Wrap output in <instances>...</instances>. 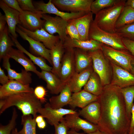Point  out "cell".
<instances>
[{"instance_id":"6da1fadb","label":"cell","mask_w":134,"mask_h":134,"mask_svg":"<svg viewBox=\"0 0 134 134\" xmlns=\"http://www.w3.org/2000/svg\"><path fill=\"white\" fill-rule=\"evenodd\" d=\"M98 100L100 110L98 129L107 134L129 132L131 120L120 88L110 84L104 86Z\"/></svg>"},{"instance_id":"7a4b0ae2","label":"cell","mask_w":134,"mask_h":134,"mask_svg":"<svg viewBox=\"0 0 134 134\" xmlns=\"http://www.w3.org/2000/svg\"><path fill=\"white\" fill-rule=\"evenodd\" d=\"M42 103L34 93H23L14 94L0 99V114L8 108L15 106L22 112V115H31L35 118Z\"/></svg>"},{"instance_id":"3957f363","label":"cell","mask_w":134,"mask_h":134,"mask_svg":"<svg viewBox=\"0 0 134 134\" xmlns=\"http://www.w3.org/2000/svg\"><path fill=\"white\" fill-rule=\"evenodd\" d=\"M126 1L121 0L114 5L104 9L95 14L94 20L96 25L107 32L115 33L116 22L125 6Z\"/></svg>"},{"instance_id":"277c9868","label":"cell","mask_w":134,"mask_h":134,"mask_svg":"<svg viewBox=\"0 0 134 134\" xmlns=\"http://www.w3.org/2000/svg\"><path fill=\"white\" fill-rule=\"evenodd\" d=\"M92 60L94 71L98 75L102 86L110 84L112 70L110 63L105 57L101 49L87 51Z\"/></svg>"},{"instance_id":"5b68a950","label":"cell","mask_w":134,"mask_h":134,"mask_svg":"<svg viewBox=\"0 0 134 134\" xmlns=\"http://www.w3.org/2000/svg\"><path fill=\"white\" fill-rule=\"evenodd\" d=\"M89 39L98 41L118 50H128L124 44L122 38L116 33H109L100 29L96 25L94 20L90 27Z\"/></svg>"},{"instance_id":"8992f818","label":"cell","mask_w":134,"mask_h":134,"mask_svg":"<svg viewBox=\"0 0 134 134\" xmlns=\"http://www.w3.org/2000/svg\"><path fill=\"white\" fill-rule=\"evenodd\" d=\"M101 50L104 56L110 63L131 73L132 68L131 62L134 56L128 50L116 49L103 44L102 45Z\"/></svg>"},{"instance_id":"52a82bcc","label":"cell","mask_w":134,"mask_h":134,"mask_svg":"<svg viewBox=\"0 0 134 134\" xmlns=\"http://www.w3.org/2000/svg\"><path fill=\"white\" fill-rule=\"evenodd\" d=\"M42 19L44 20L43 28L52 35L58 34L63 43L67 36L66 29L68 21L59 16L53 17L46 14H42Z\"/></svg>"},{"instance_id":"ba28073f","label":"cell","mask_w":134,"mask_h":134,"mask_svg":"<svg viewBox=\"0 0 134 134\" xmlns=\"http://www.w3.org/2000/svg\"><path fill=\"white\" fill-rule=\"evenodd\" d=\"M65 48L59 77L66 84L68 82L76 71L74 48Z\"/></svg>"},{"instance_id":"9c48e42d","label":"cell","mask_w":134,"mask_h":134,"mask_svg":"<svg viewBox=\"0 0 134 134\" xmlns=\"http://www.w3.org/2000/svg\"><path fill=\"white\" fill-rule=\"evenodd\" d=\"M94 0H51L52 2L59 10L70 12H91L90 7Z\"/></svg>"},{"instance_id":"30bf717a","label":"cell","mask_w":134,"mask_h":134,"mask_svg":"<svg viewBox=\"0 0 134 134\" xmlns=\"http://www.w3.org/2000/svg\"><path fill=\"white\" fill-rule=\"evenodd\" d=\"M36 10L41 11L43 14H53L68 21L81 17L87 14L84 12L76 13L65 12L59 10L49 0L45 3L43 1H34L33 2Z\"/></svg>"},{"instance_id":"8fae6325","label":"cell","mask_w":134,"mask_h":134,"mask_svg":"<svg viewBox=\"0 0 134 134\" xmlns=\"http://www.w3.org/2000/svg\"><path fill=\"white\" fill-rule=\"evenodd\" d=\"M76 112L71 109L63 108L53 109L51 107L49 102H47L43 107L39 109L38 113L45 118L49 124L54 126L63 120L66 115Z\"/></svg>"},{"instance_id":"7c38bea8","label":"cell","mask_w":134,"mask_h":134,"mask_svg":"<svg viewBox=\"0 0 134 134\" xmlns=\"http://www.w3.org/2000/svg\"><path fill=\"white\" fill-rule=\"evenodd\" d=\"M78 112L66 115L64 119L66 125L69 128L77 132L83 130L86 134L94 132L98 129L97 125L95 124L80 117Z\"/></svg>"},{"instance_id":"4fadbf2b","label":"cell","mask_w":134,"mask_h":134,"mask_svg":"<svg viewBox=\"0 0 134 134\" xmlns=\"http://www.w3.org/2000/svg\"><path fill=\"white\" fill-rule=\"evenodd\" d=\"M112 77L110 84L122 88L134 85V75L121 67L110 63Z\"/></svg>"},{"instance_id":"5bb4252c","label":"cell","mask_w":134,"mask_h":134,"mask_svg":"<svg viewBox=\"0 0 134 134\" xmlns=\"http://www.w3.org/2000/svg\"><path fill=\"white\" fill-rule=\"evenodd\" d=\"M18 27L27 35L34 39L42 43L47 49H50L60 41L58 35H52L43 28L31 31L24 28L19 24Z\"/></svg>"},{"instance_id":"9a60e30c","label":"cell","mask_w":134,"mask_h":134,"mask_svg":"<svg viewBox=\"0 0 134 134\" xmlns=\"http://www.w3.org/2000/svg\"><path fill=\"white\" fill-rule=\"evenodd\" d=\"M42 12L38 11L35 12L23 11L20 13V25L24 28L31 31L43 28L44 20H42Z\"/></svg>"},{"instance_id":"2e32d148","label":"cell","mask_w":134,"mask_h":134,"mask_svg":"<svg viewBox=\"0 0 134 134\" xmlns=\"http://www.w3.org/2000/svg\"><path fill=\"white\" fill-rule=\"evenodd\" d=\"M34 89L30 85H23L14 80H10L6 84L0 86V99L23 93H34Z\"/></svg>"},{"instance_id":"e0dca14e","label":"cell","mask_w":134,"mask_h":134,"mask_svg":"<svg viewBox=\"0 0 134 134\" xmlns=\"http://www.w3.org/2000/svg\"><path fill=\"white\" fill-rule=\"evenodd\" d=\"M16 31L23 39L28 42L30 49L34 53L38 56L44 58L52 66L50 49L47 48L42 43L36 41L28 36L18 27H16Z\"/></svg>"},{"instance_id":"ac0fdd59","label":"cell","mask_w":134,"mask_h":134,"mask_svg":"<svg viewBox=\"0 0 134 134\" xmlns=\"http://www.w3.org/2000/svg\"><path fill=\"white\" fill-rule=\"evenodd\" d=\"M0 7L4 13L9 33L13 37L17 39L16 29L17 25L20 23V13L8 7L2 0L0 1Z\"/></svg>"},{"instance_id":"d6986e66","label":"cell","mask_w":134,"mask_h":134,"mask_svg":"<svg viewBox=\"0 0 134 134\" xmlns=\"http://www.w3.org/2000/svg\"><path fill=\"white\" fill-rule=\"evenodd\" d=\"M7 56L2 59V66L7 71L10 80H14L24 85H30L32 81V74L25 69H22L21 72H18L11 68L9 60Z\"/></svg>"},{"instance_id":"ffe728a7","label":"cell","mask_w":134,"mask_h":134,"mask_svg":"<svg viewBox=\"0 0 134 134\" xmlns=\"http://www.w3.org/2000/svg\"><path fill=\"white\" fill-rule=\"evenodd\" d=\"M103 44L95 40L89 39L86 41L78 40L71 38L67 35L63 42L65 48H79L87 51L101 49Z\"/></svg>"},{"instance_id":"44dd1931","label":"cell","mask_w":134,"mask_h":134,"mask_svg":"<svg viewBox=\"0 0 134 134\" xmlns=\"http://www.w3.org/2000/svg\"><path fill=\"white\" fill-rule=\"evenodd\" d=\"M38 77L46 82V88L52 94H58L66 84L51 72L41 70Z\"/></svg>"},{"instance_id":"7402d4cb","label":"cell","mask_w":134,"mask_h":134,"mask_svg":"<svg viewBox=\"0 0 134 134\" xmlns=\"http://www.w3.org/2000/svg\"><path fill=\"white\" fill-rule=\"evenodd\" d=\"M98 96L85 90L72 93L69 105L73 108L78 107L82 109L90 103L97 101Z\"/></svg>"},{"instance_id":"603a6c76","label":"cell","mask_w":134,"mask_h":134,"mask_svg":"<svg viewBox=\"0 0 134 134\" xmlns=\"http://www.w3.org/2000/svg\"><path fill=\"white\" fill-rule=\"evenodd\" d=\"M93 71L92 66L80 72L76 71L67 83L72 93L78 92L82 90Z\"/></svg>"},{"instance_id":"cb8c5ba5","label":"cell","mask_w":134,"mask_h":134,"mask_svg":"<svg viewBox=\"0 0 134 134\" xmlns=\"http://www.w3.org/2000/svg\"><path fill=\"white\" fill-rule=\"evenodd\" d=\"M80 116L90 122L97 125L100 115V106L97 100L93 102L78 111Z\"/></svg>"},{"instance_id":"d4e9b609","label":"cell","mask_w":134,"mask_h":134,"mask_svg":"<svg viewBox=\"0 0 134 134\" xmlns=\"http://www.w3.org/2000/svg\"><path fill=\"white\" fill-rule=\"evenodd\" d=\"M72 93L69 84L66 83L59 95L53 96L49 99L51 107L53 109H58L69 105Z\"/></svg>"},{"instance_id":"484cf974","label":"cell","mask_w":134,"mask_h":134,"mask_svg":"<svg viewBox=\"0 0 134 134\" xmlns=\"http://www.w3.org/2000/svg\"><path fill=\"white\" fill-rule=\"evenodd\" d=\"M7 55L20 64L28 71H32L35 73L38 76L40 72L37 69L34 64L27 57L24 53L20 50L13 48L10 50Z\"/></svg>"},{"instance_id":"4316f807","label":"cell","mask_w":134,"mask_h":134,"mask_svg":"<svg viewBox=\"0 0 134 134\" xmlns=\"http://www.w3.org/2000/svg\"><path fill=\"white\" fill-rule=\"evenodd\" d=\"M50 50L53 66L51 72L59 77L62 60L65 50L63 42L60 40Z\"/></svg>"},{"instance_id":"83f0119b","label":"cell","mask_w":134,"mask_h":134,"mask_svg":"<svg viewBox=\"0 0 134 134\" xmlns=\"http://www.w3.org/2000/svg\"><path fill=\"white\" fill-rule=\"evenodd\" d=\"M93 14L91 12L74 19L81 40L89 39V34L90 24L93 20Z\"/></svg>"},{"instance_id":"f1b7e54d","label":"cell","mask_w":134,"mask_h":134,"mask_svg":"<svg viewBox=\"0 0 134 134\" xmlns=\"http://www.w3.org/2000/svg\"><path fill=\"white\" fill-rule=\"evenodd\" d=\"M76 72H80L92 66V58L87 51L74 48Z\"/></svg>"},{"instance_id":"f546056e","label":"cell","mask_w":134,"mask_h":134,"mask_svg":"<svg viewBox=\"0 0 134 134\" xmlns=\"http://www.w3.org/2000/svg\"><path fill=\"white\" fill-rule=\"evenodd\" d=\"M10 36L14 41L17 49L27 55L33 63L38 66L41 70L51 72L52 67H50L47 64L45 59L41 57L35 56L29 52L20 44L17 39L14 38L11 35Z\"/></svg>"},{"instance_id":"4dcf8cb0","label":"cell","mask_w":134,"mask_h":134,"mask_svg":"<svg viewBox=\"0 0 134 134\" xmlns=\"http://www.w3.org/2000/svg\"><path fill=\"white\" fill-rule=\"evenodd\" d=\"M103 87L98 75L93 71L83 87V89L94 95L99 96L102 92Z\"/></svg>"},{"instance_id":"1f68e13d","label":"cell","mask_w":134,"mask_h":134,"mask_svg":"<svg viewBox=\"0 0 134 134\" xmlns=\"http://www.w3.org/2000/svg\"><path fill=\"white\" fill-rule=\"evenodd\" d=\"M8 26L6 25L4 29L0 32V60L7 55L10 50L15 43L8 35Z\"/></svg>"},{"instance_id":"d6a6232c","label":"cell","mask_w":134,"mask_h":134,"mask_svg":"<svg viewBox=\"0 0 134 134\" xmlns=\"http://www.w3.org/2000/svg\"><path fill=\"white\" fill-rule=\"evenodd\" d=\"M134 22V9L126 6L123 9L115 25L116 29Z\"/></svg>"},{"instance_id":"836d02e7","label":"cell","mask_w":134,"mask_h":134,"mask_svg":"<svg viewBox=\"0 0 134 134\" xmlns=\"http://www.w3.org/2000/svg\"><path fill=\"white\" fill-rule=\"evenodd\" d=\"M21 124L22 128L17 134H36L35 118H33L32 115H22Z\"/></svg>"},{"instance_id":"e575fe53","label":"cell","mask_w":134,"mask_h":134,"mask_svg":"<svg viewBox=\"0 0 134 134\" xmlns=\"http://www.w3.org/2000/svg\"><path fill=\"white\" fill-rule=\"evenodd\" d=\"M120 90L125 100L128 116L131 120V109L134 99V85L120 88Z\"/></svg>"},{"instance_id":"d590c367","label":"cell","mask_w":134,"mask_h":134,"mask_svg":"<svg viewBox=\"0 0 134 134\" xmlns=\"http://www.w3.org/2000/svg\"><path fill=\"white\" fill-rule=\"evenodd\" d=\"M121 0H96L92 2L90 7L91 12L96 14L101 10L112 6Z\"/></svg>"},{"instance_id":"8d00e7d4","label":"cell","mask_w":134,"mask_h":134,"mask_svg":"<svg viewBox=\"0 0 134 134\" xmlns=\"http://www.w3.org/2000/svg\"><path fill=\"white\" fill-rule=\"evenodd\" d=\"M18 115L16 109L14 108L11 118L8 123L5 125L0 124V134H11L12 130L15 128Z\"/></svg>"},{"instance_id":"74e56055","label":"cell","mask_w":134,"mask_h":134,"mask_svg":"<svg viewBox=\"0 0 134 134\" xmlns=\"http://www.w3.org/2000/svg\"><path fill=\"white\" fill-rule=\"evenodd\" d=\"M115 33L122 38L134 40V22L116 29Z\"/></svg>"},{"instance_id":"f35d334b","label":"cell","mask_w":134,"mask_h":134,"mask_svg":"<svg viewBox=\"0 0 134 134\" xmlns=\"http://www.w3.org/2000/svg\"><path fill=\"white\" fill-rule=\"evenodd\" d=\"M66 33L71 38L81 40L74 19L68 21L66 29Z\"/></svg>"},{"instance_id":"ab89813d","label":"cell","mask_w":134,"mask_h":134,"mask_svg":"<svg viewBox=\"0 0 134 134\" xmlns=\"http://www.w3.org/2000/svg\"><path fill=\"white\" fill-rule=\"evenodd\" d=\"M47 91L43 86L39 85L34 89V93L36 98L42 104L46 102V97L47 95Z\"/></svg>"},{"instance_id":"60d3db41","label":"cell","mask_w":134,"mask_h":134,"mask_svg":"<svg viewBox=\"0 0 134 134\" xmlns=\"http://www.w3.org/2000/svg\"><path fill=\"white\" fill-rule=\"evenodd\" d=\"M21 9L23 11L32 12L37 11L32 0H17Z\"/></svg>"},{"instance_id":"b9f144b4","label":"cell","mask_w":134,"mask_h":134,"mask_svg":"<svg viewBox=\"0 0 134 134\" xmlns=\"http://www.w3.org/2000/svg\"><path fill=\"white\" fill-rule=\"evenodd\" d=\"M54 127L55 132L53 134H68L69 129L67 126L64 118Z\"/></svg>"},{"instance_id":"7bdbcfd3","label":"cell","mask_w":134,"mask_h":134,"mask_svg":"<svg viewBox=\"0 0 134 134\" xmlns=\"http://www.w3.org/2000/svg\"><path fill=\"white\" fill-rule=\"evenodd\" d=\"M10 8L17 10L20 13L23 10L21 9L17 0H2Z\"/></svg>"},{"instance_id":"ee69618b","label":"cell","mask_w":134,"mask_h":134,"mask_svg":"<svg viewBox=\"0 0 134 134\" xmlns=\"http://www.w3.org/2000/svg\"><path fill=\"white\" fill-rule=\"evenodd\" d=\"M122 41L127 50L134 56V40L122 38Z\"/></svg>"},{"instance_id":"f6af8a7d","label":"cell","mask_w":134,"mask_h":134,"mask_svg":"<svg viewBox=\"0 0 134 134\" xmlns=\"http://www.w3.org/2000/svg\"><path fill=\"white\" fill-rule=\"evenodd\" d=\"M10 80L8 76L5 74L4 70L0 67V83L1 85H4Z\"/></svg>"},{"instance_id":"bcb514c9","label":"cell","mask_w":134,"mask_h":134,"mask_svg":"<svg viewBox=\"0 0 134 134\" xmlns=\"http://www.w3.org/2000/svg\"><path fill=\"white\" fill-rule=\"evenodd\" d=\"M7 22L4 15L0 12V32L3 31L5 29Z\"/></svg>"},{"instance_id":"7dc6e473","label":"cell","mask_w":134,"mask_h":134,"mask_svg":"<svg viewBox=\"0 0 134 134\" xmlns=\"http://www.w3.org/2000/svg\"><path fill=\"white\" fill-rule=\"evenodd\" d=\"M131 117L130 127L129 133L131 134L132 130L134 127V103H133L131 110Z\"/></svg>"},{"instance_id":"c3c4849f","label":"cell","mask_w":134,"mask_h":134,"mask_svg":"<svg viewBox=\"0 0 134 134\" xmlns=\"http://www.w3.org/2000/svg\"><path fill=\"white\" fill-rule=\"evenodd\" d=\"M68 134H107L104 133L102 132L99 129L98 130L92 133L86 134H83L82 133H80L78 132H77L75 131L73 129H71L68 131Z\"/></svg>"},{"instance_id":"681fc988","label":"cell","mask_w":134,"mask_h":134,"mask_svg":"<svg viewBox=\"0 0 134 134\" xmlns=\"http://www.w3.org/2000/svg\"><path fill=\"white\" fill-rule=\"evenodd\" d=\"M37 127L40 129H44L46 126V123L45 120H44L42 122L36 124Z\"/></svg>"},{"instance_id":"f907efd6","label":"cell","mask_w":134,"mask_h":134,"mask_svg":"<svg viewBox=\"0 0 134 134\" xmlns=\"http://www.w3.org/2000/svg\"><path fill=\"white\" fill-rule=\"evenodd\" d=\"M125 5L130 6L134 9V0H128L126 1Z\"/></svg>"},{"instance_id":"816d5d0a","label":"cell","mask_w":134,"mask_h":134,"mask_svg":"<svg viewBox=\"0 0 134 134\" xmlns=\"http://www.w3.org/2000/svg\"><path fill=\"white\" fill-rule=\"evenodd\" d=\"M131 64L132 66V68L131 73L134 75V59L132 61Z\"/></svg>"},{"instance_id":"f5cc1de1","label":"cell","mask_w":134,"mask_h":134,"mask_svg":"<svg viewBox=\"0 0 134 134\" xmlns=\"http://www.w3.org/2000/svg\"><path fill=\"white\" fill-rule=\"evenodd\" d=\"M18 132L17 129L15 128L12 130L11 134H17Z\"/></svg>"},{"instance_id":"db71d44e","label":"cell","mask_w":134,"mask_h":134,"mask_svg":"<svg viewBox=\"0 0 134 134\" xmlns=\"http://www.w3.org/2000/svg\"><path fill=\"white\" fill-rule=\"evenodd\" d=\"M131 134H134V127L132 130Z\"/></svg>"},{"instance_id":"11a10c76","label":"cell","mask_w":134,"mask_h":134,"mask_svg":"<svg viewBox=\"0 0 134 134\" xmlns=\"http://www.w3.org/2000/svg\"><path fill=\"white\" fill-rule=\"evenodd\" d=\"M124 134H129V132H127V133H126Z\"/></svg>"}]
</instances>
